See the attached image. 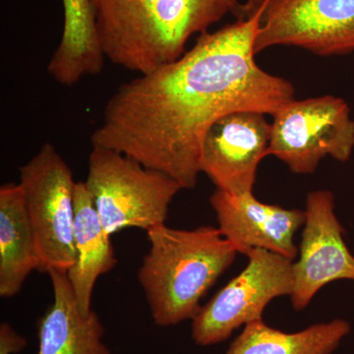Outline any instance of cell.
<instances>
[{
  "mask_svg": "<svg viewBox=\"0 0 354 354\" xmlns=\"http://www.w3.org/2000/svg\"><path fill=\"white\" fill-rule=\"evenodd\" d=\"M236 22L203 32L178 59L121 84L109 97L92 146L116 151L193 189L203 140L223 116L239 111L272 115L295 100L290 81L255 60L260 9L241 4Z\"/></svg>",
  "mask_w": 354,
  "mask_h": 354,
  "instance_id": "1",
  "label": "cell"
},
{
  "mask_svg": "<svg viewBox=\"0 0 354 354\" xmlns=\"http://www.w3.org/2000/svg\"><path fill=\"white\" fill-rule=\"evenodd\" d=\"M104 57L139 75L176 62L193 35L206 32L237 0H90Z\"/></svg>",
  "mask_w": 354,
  "mask_h": 354,
  "instance_id": "2",
  "label": "cell"
},
{
  "mask_svg": "<svg viewBox=\"0 0 354 354\" xmlns=\"http://www.w3.org/2000/svg\"><path fill=\"white\" fill-rule=\"evenodd\" d=\"M150 249L138 281L153 323L171 327L192 320L200 301L234 262L236 249L218 227L176 230L165 225L147 230Z\"/></svg>",
  "mask_w": 354,
  "mask_h": 354,
  "instance_id": "3",
  "label": "cell"
},
{
  "mask_svg": "<svg viewBox=\"0 0 354 354\" xmlns=\"http://www.w3.org/2000/svg\"><path fill=\"white\" fill-rule=\"evenodd\" d=\"M88 192L109 234L125 228L147 230L165 225L180 184L116 151L93 146L88 156Z\"/></svg>",
  "mask_w": 354,
  "mask_h": 354,
  "instance_id": "4",
  "label": "cell"
},
{
  "mask_svg": "<svg viewBox=\"0 0 354 354\" xmlns=\"http://www.w3.org/2000/svg\"><path fill=\"white\" fill-rule=\"evenodd\" d=\"M28 215L36 239L39 271L68 272L76 262L71 169L50 143L19 167Z\"/></svg>",
  "mask_w": 354,
  "mask_h": 354,
  "instance_id": "5",
  "label": "cell"
},
{
  "mask_svg": "<svg viewBox=\"0 0 354 354\" xmlns=\"http://www.w3.org/2000/svg\"><path fill=\"white\" fill-rule=\"evenodd\" d=\"M272 116L268 156L279 158L293 174H313L326 157L344 162L353 155L354 120L342 97L293 100Z\"/></svg>",
  "mask_w": 354,
  "mask_h": 354,
  "instance_id": "6",
  "label": "cell"
},
{
  "mask_svg": "<svg viewBox=\"0 0 354 354\" xmlns=\"http://www.w3.org/2000/svg\"><path fill=\"white\" fill-rule=\"evenodd\" d=\"M248 264L191 320V337L200 346L227 341L235 330L263 320L274 298L291 295L295 288L293 260L266 249L246 254Z\"/></svg>",
  "mask_w": 354,
  "mask_h": 354,
  "instance_id": "7",
  "label": "cell"
},
{
  "mask_svg": "<svg viewBox=\"0 0 354 354\" xmlns=\"http://www.w3.org/2000/svg\"><path fill=\"white\" fill-rule=\"evenodd\" d=\"M244 6L261 11L256 55L276 46L320 57L354 51V0H247Z\"/></svg>",
  "mask_w": 354,
  "mask_h": 354,
  "instance_id": "8",
  "label": "cell"
},
{
  "mask_svg": "<svg viewBox=\"0 0 354 354\" xmlns=\"http://www.w3.org/2000/svg\"><path fill=\"white\" fill-rule=\"evenodd\" d=\"M299 258L293 262L295 288L291 304L297 311L308 306L319 290L333 281H354V256L344 239L329 190L312 191L306 198Z\"/></svg>",
  "mask_w": 354,
  "mask_h": 354,
  "instance_id": "9",
  "label": "cell"
},
{
  "mask_svg": "<svg viewBox=\"0 0 354 354\" xmlns=\"http://www.w3.org/2000/svg\"><path fill=\"white\" fill-rule=\"evenodd\" d=\"M259 111H239L216 120L203 140L201 172L216 189L253 192L258 167L268 156L271 123Z\"/></svg>",
  "mask_w": 354,
  "mask_h": 354,
  "instance_id": "10",
  "label": "cell"
},
{
  "mask_svg": "<svg viewBox=\"0 0 354 354\" xmlns=\"http://www.w3.org/2000/svg\"><path fill=\"white\" fill-rule=\"evenodd\" d=\"M218 230L236 249L246 255L254 248L266 249L295 260L298 249L295 235L305 223V211L266 204L253 192L230 194L216 189L209 197Z\"/></svg>",
  "mask_w": 354,
  "mask_h": 354,
  "instance_id": "11",
  "label": "cell"
},
{
  "mask_svg": "<svg viewBox=\"0 0 354 354\" xmlns=\"http://www.w3.org/2000/svg\"><path fill=\"white\" fill-rule=\"evenodd\" d=\"M53 302L39 319L38 354H111L102 341L104 327L92 310L84 315L77 305L67 272L51 270Z\"/></svg>",
  "mask_w": 354,
  "mask_h": 354,
  "instance_id": "12",
  "label": "cell"
},
{
  "mask_svg": "<svg viewBox=\"0 0 354 354\" xmlns=\"http://www.w3.org/2000/svg\"><path fill=\"white\" fill-rule=\"evenodd\" d=\"M74 204L76 262L67 274L79 310L84 315H88L93 310V291L97 279L111 271L118 261L111 234L102 225L85 183H76Z\"/></svg>",
  "mask_w": 354,
  "mask_h": 354,
  "instance_id": "13",
  "label": "cell"
},
{
  "mask_svg": "<svg viewBox=\"0 0 354 354\" xmlns=\"http://www.w3.org/2000/svg\"><path fill=\"white\" fill-rule=\"evenodd\" d=\"M39 269L36 239L20 184L0 188V295L12 297Z\"/></svg>",
  "mask_w": 354,
  "mask_h": 354,
  "instance_id": "14",
  "label": "cell"
},
{
  "mask_svg": "<svg viewBox=\"0 0 354 354\" xmlns=\"http://www.w3.org/2000/svg\"><path fill=\"white\" fill-rule=\"evenodd\" d=\"M62 3L64 32L46 69L55 82L70 87L85 77L99 75L106 57L90 0H62Z\"/></svg>",
  "mask_w": 354,
  "mask_h": 354,
  "instance_id": "15",
  "label": "cell"
},
{
  "mask_svg": "<svg viewBox=\"0 0 354 354\" xmlns=\"http://www.w3.org/2000/svg\"><path fill=\"white\" fill-rule=\"evenodd\" d=\"M351 330V324L344 319L314 324L295 333L256 321L243 328L225 354H332Z\"/></svg>",
  "mask_w": 354,
  "mask_h": 354,
  "instance_id": "16",
  "label": "cell"
},
{
  "mask_svg": "<svg viewBox=\"0 0 354 354\" xmlns=\"http://www.w3.org/2000/svg\"><path fill=\"white\" fill-rule=\"evenodd\" d=\"M28 342L8 323L0 325V354H16L24 351Z\"/></svg>",
  "mask_w": 354,
  "mask_h": 354,
  "instance_id": "17",
  "label": "cell"
}]
</instances>
